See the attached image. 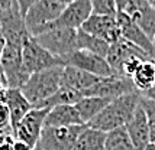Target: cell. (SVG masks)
I'll use <instances>...</instances> for the list:
<instances>
[{
	"label": "cell",
	"mask_w": 155,
	"mask_h": 150,
	"mask_svg": "<svg viewBox=\"0 0 155 150\" xmlns=\"http://www.w3.org/2000/svg\"><path fill=\"white\" fill-rule=\"evenodd\" d=\"M141 98L142 92L135 91V92L112 100L107 107L97 117H94L87 126L94 130L103 131V133H109L119 127H125L129 120L132 118L135 110L138 108Z\"/></svg>",
	"instance_id": "obj_1"
},
{
	"label": "cell",
	"mask_w": 155,
	"mask_h": 150,
	"mask_svg": "<svg viewBox=\"0 0 155 150\" xmlns=\"http://www.w3.org/2000/svg\"><path fill=\"white\" fill-rule=\"evenodd\" d=\"M64 67H57L47 71H41L29 77L26 84L22 87V94L32 107L39 105L42 101L52 97L61 88V78H62Z\"/></svg>",
	"instance_id": "obj_2"
},
{
	"label": "cell",
	"mask_w": 155,
	"mask_h": 150,
	"mask_svg": "<svg viewBox=\"0 0 155 150\" xmlns=\"http://www.w3.org/2000/svg\"><path fill=\"white\" fill-rule=\"evenodd\" d=\"M77 30L67 27L49 29L47 32L35 36V39L42 48H45L48 52H51L54 56L65 62V58L68 55L77 51Z\"/></svg>",
	"instance_id": "obj_3"
},
{
	"label": "cell",
	"mask_w": 155,
	"mask_h": 150,
	"mask_svg": "<svg viewBox=\"0 0 155 150\" xmlns=\"http://www.w3.org/2000/svg\"><path fill=\"white\" fill-rule=\"evenodd\" d=\"M23 46L6 43L3 54L0 56V65L6 78L7 88H22L29 80L31 74L26 71L22 59Z\"/></svg>",
	"instance_id": "obj_4"
},
{
	"label": "cell",
	"mask_w": 155,
	"mask_h": 150,
	"mask_svg": "<svg viewBox=\"0 0 155 150\" xmlns=\"http://www.w3.org/2000/svg\"><path fill=\"white\" fill-rule=\"evenodd\" d=\"M22 59L26 71L31 75L57 67H65V62L48 52L45 48H42L34 36H31L23 45Z\"/></svg>",
	"instance_id": "obj_5"
},
{
	"label": "cell",
	"mask_w": 155,
	"mask_h": 150,
	"mask_svg": "<svg viewBox=\"0 0 155 150\" xmlns=\"http://www.w3.org/2000/svg\"><path fill=\"white\" fill-rule=\"evenodd\" d=\"M86 126L70 127H44L38 142L42 150H73L75 142Z\"/></svg>",
	"instance_id": "obj_6"
},
{
	"label": "cell",
	"mask_w": 155,
	"mask_h": 150,
	"mask_svg": "<svg viewBox=\"0 0 155 150\" xmlns=\"http://www.w3.org/2000/svg\"><path fill=\"white\" fill-rule=\"evenodd\" d=\"M135 91H138V89L135 88V84L132 81V78L112 75V77L100 78V81L96 82L93 87H90L83 95L115 100V98H119V97L135 92Z\"/></svg>",
	"instance_id": "obj_7"
},
{
	"label": "cell",
	"mask_w": 155,
	"mask_h": 150,
	"mask_svg": "<svg viewBox=\"0 0 155 150\" xmlns=\"http://www.w3.org/2000/svg\"><path fill=\"white\" fill-rule=\"evenodd\" d=\"M49 113V108H32L18 124L13 136L16 140L26 143L31 147H35L41 139V133L45 127V120Z\"/></svg>",
	"instance_id": "obj_8"
},
{
	"label": "cell",
	"mask_w": 155,
	"mask_h": 150,
	"mask_svg": "<svg viewBox=\"0 0 155 150\" xmlns=\"http://www.w3.org/2000/svg\"><path fill=\"white\" fill-rule=\"evenodd\" d=\"M91 14H93V7L90 0H75L74 3L65 7V10L61 13L58 19H55L54 22L42 27L41 33L47 32L49 29H57V27H67V29H75V30L81 29L84 22Z\"/></svg>",
	"instance_id": "obj_9"
},
{
	"label": "cell",
	"mask_w": 155,
	"mask_h": 150,
	"mask_svg": "<svg viewBox=\"0 0 155 150\" xmlns=\"http://www.w3.org/2000/svg\"><path fill=\"white\" fill-rule=\"evenodd\" d=\"M74 67L77 69L86 71L88 74H93L96 77H112L115 75L112 67L109 65L106 58H103L100 55H96L88 51H81L77 49L73 54H70L65 58V67Z\"/></svg>",
	"instance_id": "obj_10"
},
{
	"label": "cell",
	"mask_w": 155,
	"mask_h": 150,
	"mask_svg": "<svg viewBox=\"0 0 155 150\" xmlns=\"http://www.w3.org/2000/svg\"><path fill=\"white\" fill-rule=\"evenodd\" d=\"M84 32L94 35L103 41H106L109 45H113L122 39V33L119 29V23L116 16H106V14H91L84 25L81 26Z\"/></svg>",
	"instance_id": "obj_11"
},
{
	"label": "cell",
	"mask_w": 155,
	"mask_h": 150,
	"mask_svg": "<svg viewBox=\"0 0 155 150\" xmlns=\"http://www.w3.org/2000/svg\"><path fill=\"white\" fill-rule=\"evenodd\" d=\"M116 19L119 23V29H120L122 38L126 39L128 42L134 43L135 46L141 48L143 52L149 55V58L155 62V42L149 38L148 35L142 30L141 27L132 20V17L128 16L126 13L117 12Z\"/></svg>",
	"instance_id": "obj_12"
},
{
	"label": "cell",
	"mask_w": 155,
	"mask_h": 150,
	"mask_svg": "<svg viewBox=\"0 0 155 150\" xmlns=\"http://www.w3.org/2000/svg\"><path fill=\"white\" fill-rule=\"evenodd\" d=\"M135 56L143 58L147 61H152L147 52H143L141 48H138L134 43H130V42H128L126 39L122 38L120 41H117L116 43L110 45V49H109V54L106 56V59H107L109 65L112 67L115 75L123 77V67H125V64L129 59L135 58Z\"/></svg>",
	"instance_id": "obj_13"
},
{
	"label": "cell",
	"mask_w": 155,
	"mask_h": 150,
	"mask_svg": "<svg viewBox=\"0 0 155 150\" xmlns=\"http://www.w3.org/2000/svg\"><path fill=\"white\" fill-rule=\"evenodd\" d=\"M125 129L128 131L129 137H130L136 150H145L149 146V143H151V140H149V123L147 113H145L141 102H139L138 108L135 110L132 118L125 126Z\"/></svg>",
	"instance_id": "obj_14"
},
{
	"label": "cell",
	"mask_w": 155,
	"mask_h": 150,
	"mask_svg": "<svg viewBox=\"0 0 155 150\" xmlns=\"http://www.w3.org/2000/svg\"><path fill=\"white\" fill-rule=\"evenodd\" d=\"M100 81V77H96L93 74H88L86 71L77 69L74 67H64L62 78H61V87L78 91L84 94L90 87H93L96 82Z\"/></svg>",
	"instance_id": "obj_15"
},
{
	"label": "cell",
	"mask_w": 155,
	"mask_h": 150,
	"mask_svg": "<svg viewBox=\"0 0 155 150\" xmlns=\"http://www.w3.org/2000/svg\"><path fill=\"white\" fill-rule=\"evenodd\" d=\"M70 126H86L75 105H68V104L57 105L49 110L45 120V127H70Z\"/></svg>",
	"instance_id": "obj_16"
},
{
	"label": "cell",
	"mask_w": 155,
	"mask_h": 150,
	"mask_svg": "<svg viewBox=\"0 0 155 150\" xmlns=\"http://www.w3.org/2000/svg\"><path fill=\"white\" fill-rule=\"evenodd\" d=\"M6 105L9 108V113H10V126H12V133H13L16 127H18V124L22 121V118L26 116L34 107L26 100V97L22 94V89L19 88L7 89Z\"/></svg>",
	"instance_id": "obj_17"
},
{
	"label": "cell",
	"mask_w": 155,
	"mask_h": 150,
	"mask_svg": "<svg viewBox=\"0 0 155 150\" xmlns=\"http://www.w3.org/2000/svg\"><path fill=\"white\" fill-rule=\"evenodd\" d=\"M128 16H130L132 20L155 42V9L149 2L139 0L132 13Z\"/></svg>",
	"instance_id": "obj_18"
},
{
	"label": "cell",
	"mask_w": 155,
	"mask_h": 150,
	"mask_svg": "<svg viewBox=\"0 0 155 150\" xmlns=\"http://www.w3.org/2000/svg\"><path fill=\"white\" fill-rule=\"evenodd\" d=\"M112 100L100 98V97H83L80 101L74 104L77 111L80 113L81 120L84 124H88L94 117H97L103 110L110 104Z\"/></svg>",
	"instance_id": "obj_19"
},
{
	"label": "cell",
	"mask_w": 155,
	"mask_h": 150,
	"mask_svg": "<svg viewBox=\"0 0 155 150\" xmlns=\"http://www.w3.org/2000/svg\"><path fill=\"white\" fill-rule=\"evenodd\" d=\"M104 143H106V133L87 126L78 136L73 150H104Z\"/></svg>",
	"instance_id": "obj_20"
},
{
	"label": "cell",
	"mask_w": 155,
	"mask_h": 150,
	"mask_svg": "<svg viewBox=\"0 0 155 150\" xmlns=\"http://www.w3.org/2000/svg\"><path fill=\"white\" fill-rule=\"evenodd\" d=\"M77 49L88 51V52H93L96 55L106 58L109 54V49H110V45L94 35H90L87 32H84L83 29H78L77 30Z\"/></svg>",
	"instance_id": "obj_21"
},
{
	"label": "cell",
	"mask_w": 155,
	"mask_h": 150,
	"mask_svg": "<svg viewBox=\"0 0 155 150\" xmlns=\"http://www.w3.org/2000/svg\"><path fill=\"white\" fill-rule=\"evenodd\" d=\"M83 94L78 92V91H74V89L65 88V87H61L57 92H55L52 97H49L48 100L42 101L39 105H36L34 108H52V107H57V105H74L83 98Z\"/></svg>",
	"instance_id": "obj_22"
},
{
	"label": "cell",
	"mask_w": 155,
	"mask_h": 150,
	"mask_svg": "<svg viewBox=\"0 0 155 150\" xmlns=\"http://www.w3.org/2000/svg\"><path fill=\"white\" fill-rule=\"evenodd\" d=\"M132 81L135 84V88L139 92H147L154 87L155 82V62L145 61L141 64V67L136 69V72L132 77Z\"/></svg>",
	"instance_id": "obj_23"
},
{
	"label": "cell",
	"mask_w": 155,
	"mask_h": 150,
	"mask_svg": "<svg viewBox=\"0 0 155 150\" xmlns=\"http://www.w3.org/2000/svg\"><path fill=\"white\" fill-rule=\"evenodd\" d=\"M104 150H136L125 127L106 133Z\"/></svg>",
	"instance_id": "obj_24"
},
{
	"label": "cell",
	"mask_w": 155,
	"mask_h": 150,
	"mask_svg": "<svg viewBox=\"0 0 155 150\" xmlns=\"http://www.w3.org/2000/svg\"><path fill=\"white\" fill-rule=\"evenodd\" d=\"M93 13L94 14H106V16H116L117 7L115 0H90Z\"/></svg>",
	"instance_id": "obj_25"
},
{
	"label": "cell",
	"mask_w": 155,
	"mask_h": 150,
	"mask_svg": "<svg viewBox=\"0 0 155 150\" xmlns=\"http://www.w3.org/2000/svg\"><path fill=\"white\" fill-rule=\"evenodd\" d=\"M141 104L145 113H147V117H148V123H149V140L151 143L155 144V101L147 98L145 95H142L141 98Z\"/></svg>",
	"instance_id": "obj_26"
},
{
	"label": "cell",
	"mask_w": 155,
	"mask_h": 150,
	"mask_svg": "<svg viewBox=\"0 0 155 150\" xmlns=\"http://www.w3.org/2000/svg\"><path fill=\"white\" fill-rule=\"evenodd\" d=\"M12 131L10 126V113L6 104H0V134Z\"/></svg>",
	"instance_id": "obj_27"
},
{
	"label": "cell",
	"mask_w": 155,
	"mask_h": 150,
	"mask_svg": "<svg viewBox=\"0 0 155 150\" xmlns=\"http://www.w3.org/2000/svg\"><path fill=\"white\" fill-rule=\"evenodd\" d=\"M15 140H16V139H15L12 131L2 133V134H0V150H12Z\"/></svg>",
	"instance_id": "obj_28"
},
{
	"label": "cell",
	"mask_w": 155,
	"mask_h": 150,
	"mask_svg": "<svg viewBox=\"0 0 155 150\" xmlns=\"http://www.w3.org/2000/svg\"><path fill=\"white\" fill-rule=\"evenodd\" d=\"M36 2H38V0H18L19 7H20V10H22V13H23V16H25L26 12L31 9V6H34Z\"/></svg>",
	"instance_id": "obj_29"
},
{
	"label": "cell",
	"mask_w": 155,
	"mask_h": 150,
	"mask_svg": "<svg viewBox=\"0 0 155 150\" xmlns=\"http://www.w3.org/2000/svg\"><path fill=\"white\" fill-rule=\"evenodd\" d=\"M34 149L35 147H31V146H28L26 143H23L20 140H15L13 147H12V150H34Z\"/></svg>",
	"instance_id": "obj_30"
},
{
	"label": "cell",
	"mask_w": 155,
	"mask_h": 150,
	"mask_svg": "<svg viewBox=\"0 0 155 150\" xmlns=\"http://www.w3.org/2000/svg\"><path fill=\"white\" fill-rule=\"evenodd\" d=\"M7 87L5 84H0V104H6L7 100Z\"/></svg>",
	"instance_id": "obj_31"
},
{
	"label": "cell",
	"mask_w": 155,
	"mask_h": 150,
	"mask_svg": "<svg viewBox=\"0 0 155 150\" xmlns=\"http://www.w3.org/2000/svg\"><path fill=\"white\" fill-rule=\"evenodd\" d=\"M6 46V38L3 35V29H2V25H0V56L3 54V49Z\"/></svg>",
	"instance_id": "obj_32"
},
{
	"label": "cell",
	"mask_w": 155,
	"mask_h": 150,
	"mask_svg": "<svg viewBox=\"0 0 155 150\" xmlns=\"http://www.w3.org/2000/svg\"><path fill=\"white\" fill-rule=\"evenodd\" d=\"M142 95H145L147 98H149V100H152V101H155V88H151L149 91H147V92H143Z\"/></svg>",
	"instance_id": "obj_33"
},
{
	"label": "cell",
	"mask_w": 155,
	"mask_h": 150,
	"mask_svg": "<svg viewBox=\"0 0 155 150\" xmlns=\"http://www.w3.org/2000/svg\"><path fill=\"white\" fill-rule=\"evenodd\" d=\"M145 150H155V144L154 143H149V146Z\"/></svg>",
	"instance_id": "obj_34"
},
{
	"label": "cell",
	"mask_w": 155,
	"mask_h": 150,
	"mask_svg": "<svg viewBox=\"0 0 155 150\" xmlns=\"http://www.w3.org/2000/svg\"><path fill=\"white\" fill-rule=\"evenodd\" d=\"M34 150H42V149H41L39 146H38V144H36V146H35V149H34Z\"/></svg>",
	"instance_id": "obj_35"
},
{
	"label": "cell",
	"mask_w": 155,
	"mask_h": 150,
	"mask_svg": "<svg viewBox=\"0 0 155 150\" xmlns=\"http://www.w3.org/2000/svg\"><path fill=\"white\" fill-rule=\"evenodd\" d=\"M151 5H152V6H154V9H155V0L152 2V3H151Z\"/></svg>",
	"instance_id": "obj_36"
},
{
	"label": "cell",
	"mask_w": 155,
	"mask_h": 150,
	"mask_svg": "<svg viewBox=\"0 0 155 150\" xmlns=\"http://www.w3.org/2000/svg\"><path fill=\"white\" fill-rule=\"evenodd\" d=\"M147 2H149V3H152V2H154V0H147Z\"/></svg>",
	"instance_id": "obj_37"
},
{
	"label": "cell",
	"mask_w": 155,
	"mask_h": 150,
	"mask_svg": "<svg viewBox=\"0 0 155 150\" xmlns=\"http://www.w3.org/2000/svg\"><path fill=\"white\" fill-rule=\"evenodd\" d=\"M152 88H155V82H154V87H152Z\"/></svg>",
	"instance_id": "obj_38"
}]
</instances>
